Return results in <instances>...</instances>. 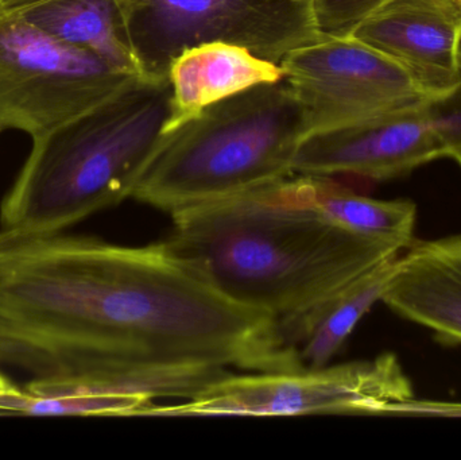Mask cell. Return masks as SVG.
<instances>
[{
  "instance_id": "obj_1",
  "label": "cell",
  "mask_w": 461,
  "mask_h": 460,
  "mask_svg": "<svg viewBox=\"0 0 461 460\" xmlns=\"http://www.w3.org/2000/svg\"><path fill=\"white\" fill-rule=\"evenodd\" d=\"M0 365L146 399L298 370L273 318L230 302L164 242L0 229Z\"/></svg>"
},
{
  "instance_id": "obj_2",
  "label": "cell",
  "mask_w": 461,
  "mask_h": 460,
  "mask_svg": "<svg viewBox=\"0 0 461 460\" xmlns=\"http://www.w3.org/2000/svg\"><path fill=\"white\" fill-rule=\"evenodd\" d=\"M170 216L165 246L219 293L270 316L276 327L406 250L325 218L294 176Z\"/></svg>"
},
{
  "instance_id": "obj_3",
  "label": "cell",
  "mask_w": 461,
  "mask_h": 460,
  "mask_svg": "<svg viewBox=\"0 0 461 460\" xmlns=\"http://www.w3.org/2000/svg\"><path fill=\"white\" fill-rule=\"evenodd\" d=\"M167 78H140L78 118L32 138L0 207V229L64 231L132 197L167 131Z\"/></svg>"
},
{
  "instance_id": "obj_4",
  "label": "cell",
  "mask_w": 461,
  "mask_h": 460,
  "mask_svg": "<svg viewBox=\"0 0 461 460\" xmlns=\"http://www.w3.org/2000/svg\"><path fill=\"white\" fill-rule=\"evenodd\" d=\"M305 135L284 80L255 86L165 132L132 199L173 215L278 183Z\"/></svg>"
},
{
  "instance_id": "obj_5",
  "label": "cell",
  "mask_w": 461,
  "mask_h": 460,
  "mask_svg": "<svg viewBox=\"0 0 461 460\" xmlns=\"http://www.w3.org/2000/svg\"><path fill=\"white\" fill-rule=\"evenodd\" d=\"M414 392L394 354L293 372L230 373L194 399L158 405L148 416L390 415Z\"/></svg>"
},
{
  "instance_id": "obj_6",
  "label": "cell",
  "mask_w": 461,
  "mask_h": 460,
  "mask_svg": "<svg viewBox=\"0 0 461 460\" xmlns=\"http://www.w3.org/2000/svg\"><path fill=\"white\" fill-rule=\"evenodd\" d=\"M138 76L46 34L0 0V131L35 138L104 104Z\"/></svg>"
},
{
  "instance_id": "obj_7",
  "label": "cell",
  "mask_w": 461,
  "mask_h": 460,
  "mask_svg": "<svg viewBox=\"0 0 461 460\" xmlns=\"http://www.w3.org/2000/svg\"><path fill=\"white\" fill-rule=\"evenodd\" d=\"M146 77L167 78L185 49L210 42L243 46L281 62L322 37L312 0H121Z\"/></svg>"
},
{
  "instance_id": "obj_8",
  "label": "cell",
  "mask_w": 461,
  "mask_h": 460,
  "mask_svg": "<svg viewBox=\"0 0 461 460\" xmlns=\"http://www.w3.org/2000/svg\"><path fill=\"white\" fill-rule=\"evenodd\" d=\"M306 134L414 110L430 102L389 57L352 35H322L279 62Z\"/></svg>"
},
{
  "instance_id": "obj_9",
  "label": "cell",
  "mask_w": 461,
  "mask_h": 460,
  "mask_svg": "<svg viewBox=\"0 0 461 460\" xmlns=\"http://www.w3.org/2000/svg\"><path fill=\"white\" fill-rule=\"evenodd\" d=\"M438 158L446 156L425 104L309 132L298 146L293 175L386 181Z\"/></svg>"
},
{
  "instance_id": "obj_10",
  "label": "cell",
  "mask_w": 461,
  "mask_h": 460,
  "mask_svg": "<svg viewBox=\"0 0 461 460\" xmlns=\"http://www.w3.org/2000/svg\"><path fill=\"white\" fill-rule=\"evenodd\" d=\"M403 68L430 102L461 80L457 0H393L348 32Z\"/></svg>"
},
{
  "instance_id": "obj_11",
  "label": "cell",
  "mask_w": 461,
  "mask_h": 460,
  "mask_svg": "<svg viewBox=\"0 0 461 460\" xmlns=\"http://www.w3.org/2000/svg\"><path fill=\"white\" fill-rule=\"evenodd\" d=\"M381 302L441 342L461 345V235L411 243Z\"/></svg>"
},
{
  "instance_id": "obj_12",
  "label": "cell",
  "mask_w": 461,
  "mask_h": 460,
  "mask_svg": "<svg viewBox=\"0 0 461 460\" xmlns=\"http://www.w3.org/2000/svg\"><path fill=\"white\" fill-rule=\"evenodd\" d=\"M167 80L170 113L167 131H170L216 103L284 80V70L278 62L262 59L243 46L210 42L181 51L170 62Z\"/></svg>"
},
{
  "instance_id": "obj_13",
  "label": "cell",
  "mask_w": 461,
  "mask_h": 460,
  "mask_svg": "<svg viewBox=\"0 0 461 460\" xmlns=\"http://www.w3.org/2000/svg\"><path fill=\"white\" fill-rule=\"evenodd\" d=\"M27 23L118 69L146 77L121 0H2Z\"/></svg>"
},
{
  "instance_id": "obj_14",
  "label": "cell",
  "mask_w": 461,
  "mask_h": 460,
  "mask_svg": "<svg viewBox=\"0 0 461 460\" xmlns=\"http://www.w3.org/2000/svg\"><path fill=\"white\" fill-rule=\"evenodd\" d=\"M397 258L355 281L297 320L276 327L301 369H317L332 361L363 316L381 302Z\"/></svg>"
},
{
  "instance_id": "obj_15",
  "label": "cell",
  "mask_w": 461,
  "mask_h": 460,
  "mask_svg": "<svg viewBox=\"0 0 461 460\" xmlns=\"http://www.w3.org/2000/svg\"><path fill=\"white\" fill-rule=\"evenodd\" d=\"M293 176L301 194L338 226L406 248L414 242L417 205L411 200L373 199L341 185L335 177Z\"/></svg>"
},
{
  "instance_id": "obj_16",
  "label": "cell",
  "mask_w": 461,
  "mask_h": 460,
  "mask_svg": "<svg viewBox=\"0 0 461 460\" xmlns=\"http://www.w3.org/2000/svg\"><path fill=\"white\" fill-rule=\"evenodd\" d=\"M151 401L145 397L104 393L72 386L34 391L0 373V416H142Z\"/></svg>"
},
{
  "instance_id": "obj_17",
  "label": "cell",
  "mask_w": 461,
  "mask_h": 460,
  "mask_svg": "<svg viewBox=\"0 0 461 460\" xmlns=\"http://www.w3.org/2000/svg\"><path fill=\"white\" fill-rule=\"evenodd\" d=\"M393 0H312L322 35H346L374 11Z\"/></svg>"
},
{
  "instance_id": "obj_18",
  "label": "cell",
  "mask_w": 461,
  "mask_h": 460,
  "mask_svg": "<svg viewBox=\"0 0 461 460\" xmlns=\"http://www.w3.org/2000/svg\"><path fill=\"white\" fill-rule=\"evenodd\" d=\"M433 130L444 149V156L461 146V80L454 92L427 104Z\"/></svg>"
},
{
  "instance_id": "obj_19",
  "label": "cell",
  "mask_w": 461,
  "mask_h": 460,
  "mask_svg": "<svg viewBox=\"0 0 461 460\" xmlns=\"http://www.w3.org/2000/svg\"><path fill=\"white\" fill-rule=\"evenodd\" d=\"M390 415L461 419V402L433 401V400H419L413 397L402 404L395 405Z\"/></svg>"
},
{
  "instance_id": "obj_20",
  "label": "cell",
  "mask_w": 461,
  "mask_h": 460,
  "mask_svg": "<svg viewBox=\"0 0 461 460\" xmlns=\"http://www.w3.org/2000/svg\"><path fill=\"white\" fill-rule=\"evenodd\" d=\"M447 158L455 159L461 167V146L460 148L452 149V150L449 151L448 156H447Z\"/></svg>"
},
{
  "instance_id": "obj_21",
  "label": "cell",
  "mask_w": 461,
  "mask_h": 460,
  "mask_svg": "<svg viewBox=\"0 0 461 460\" xmlns=\"http://www.w3.org/2000/svg\"><path fill=\"white\" fill-rule=\"evenodd\" d=\"M457 2H459V3H460V5H461V0H457Z\"/></svg>"
}]
</instances>
